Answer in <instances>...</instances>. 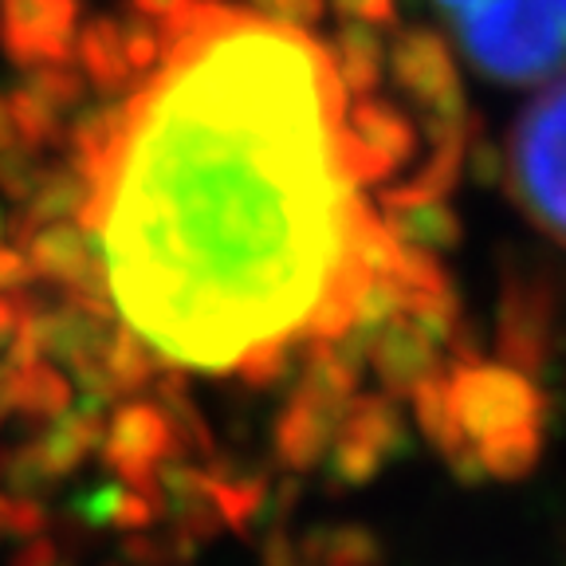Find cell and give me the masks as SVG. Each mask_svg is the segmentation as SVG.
I'll return each instance as SVG.
<instances>
[{
	"instance_id": "obj_4",
	"label": "cell",
	"mask_w": 566,
	"mask_h": 566,
	"mask_svg": "<svg viewBox=\"0 0 566 566\" xmlns=\"http://www.w3.org/2000/svg\"><path fill=\"white\" fill-rule=\"evenodd\" d=\"M504 158L515 205L547 237L566 244V80L523 106Z\"/></svg>"
},
{
	"instance_id": "obj_8",
	"label": "cell",
	"mask_w": 566,
	"mask_h": 566,
	"mask_svg": "<svg viewBox=\"0 0 566 566\" xmlns=\"http://www.w3.org/2000/svg\"><path fill=\"white\" fill-rule=\"evenodd\" d=\"M551 4H555V9H558V12H563V17H566V0H551Z\"/></svg>"
},
{
	"instance_id": "obj_3",
	"label": "cell",
	"mask_w": 566,
	"mask_h": 566,
	"mask_svg": "<svg viewBox=\"0 0 566 566\" xmlns=\"http://www.w3.org/2000/svg\"><path fill=\"white\" fill-rule=\"evenodd\" d=\"M452 35L492 83H543L566 67V17L551 0H469L449 12Z\"/></svg>"
},
{
	"instance_id": "obj_5",
	"label": "cell",
	"mask_w": 566,
	"mask_h": 566,
	"mask_svg": "<svg viewBox=\"0 0 566 566\" xmlns=\"http://www.w3.org/2000/svg\"><path fill=\"white\" fill-rule=\"evenodd\" d=\"M248 4L300 28H315L323 20V12H327V0H248Z\"/></svg>"
},
{
	"instance_id": "obj_2",
	"label": "cell",
	"mask_w": 566,
	"mask_h": 566,
	"mask_svg": "<svg viewBox=\"0 0 566 566\" xmlns=\"http://www.w3.org/2000/svg\"><path fill=\"white\" fill-rule=\"evenodd\" d=\"M409 406L421 433L464 476H520L539 457L543 398L535 378L507 363L457 350Z\"/></svg>"
},
{
	"instance_id": "obj_6",
	"label": "cell",
	"mask_w": 566,
	"mask_h": 566,
	"mask_svg": "<svg viewBox=\"0 0 566 566\" xmlns=\"http://www.w3.org/2000/svg\"><path fill=\"white\" fill-rule=\"evenodd\" d=\"M327 9H335L338 20L386 28V24H394V9H398V0H327Z\"/></svg>"
},
{
	"instance_id": "obj_7",
	"label": "cell",
	"mask_w": 566,
	"mask_h": 566,
	"mask_svg": "<svg viewBox=\"0 0 566 566\" xmlns=\"http://www.w3.org/2000/svg\"><path fill=\"white\" fill-rule=\"evenodd\" d=\"M437 9H444V12H457L460 4H469V0H433Z\"/></svg>"
},
{
	"instance_id": "obj_1",
	"label": "cell",
	"mask_w": 566,
	"mask_h": 566,
	"mask_svg": "<svg viewBox=\"0 0 566 566\" xmlns=\"http://www.w3.org/2000/svg\"><path fill=\"white\" fill-rule=\"evenodd\" d=\"M389 83V80H386ZM469 111L346 87L232 4L98 20L0 103V472L118 531L237 523V429L366 472L460 346L441 260Z\"/></svg>"
}]
</instances>
